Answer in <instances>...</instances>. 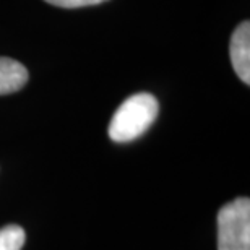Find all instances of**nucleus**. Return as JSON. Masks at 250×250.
Wrapping results in <instances>:
<instances>
[{"label": "nucleus", "instance_id": "5", "mask_svg": "<svg viewBox=\"0 0 250 250\" xmlns=\"http://www.w3.org/2000/svg\"><path fill=\"white\" fill-rule=\"evenodd\" d=\"M26 241L23 228L17 224H8L0 229V250H21Z\"/></svg>", "mask_w": 250, "mask_h": 250}, {"label": "nucleus", "instance_id": "3", "mask_svg": "<svg viewBox=\"0 0 250 250\" xmlns=\"http://www.w3.org/2000/svg\"><path fill=\"white\" fill-rule=\"evenodd\" d=\"M229 54L234 72L246 84H250V23L244 21L232 33Z\"/></svg>", "mask_w": 250, "mask_h": 250}, {"label": "nucleus", "instance_id": "1", "mask_svg": "<svg viewBox=\"0 0 250 250\" xmlns=\"http://www.w3.org/2000/svg\"><path fill=\"white\" fill-rule=\"evenodd\" d=\"M158 99L149 93H137L119 106L109 124V138L116 143H128L143 135L156 121Z\"/></svg>", "mask_w": 250, "mask_h": 250}, {"label": "nucleus", "instance_id": "2", "mask_svg": "<svg viewBox=\"0 0 250 250\" xmlns=\"http://www.w3.org/2000/svg\"><path fill=\"white\" fill-rule=\"evenodd\" d=\"M218 250H250V200L239 197L218 213Z\"/></svg>", "mask_w": 250, "mask_h": 250}, {"label": "nucleus", "instance_id": "4", "mask_svg": "<svg viewBox=\"0 0 250 250\" xmlns=\"http://www.w3.org/2000/svg\"><path fill=\"white\" fill-rule=\"evenodd\" d=\"M28 70L18 61L0 57V94H10L21 89L28 82Z\"/></svg>", "mask_w": 250, "mask_h": 250}, {"label": "nucleus", "instance_id": "6", "mask_svg": "<svg viewBox=\"0 0 250 250\" xmlns=\"http://www.w3.org/2000/svg\"><path fill=\"white\" fill-rule=\"evenodd\" d=\"M44 2L56 5V7H62V8H80V7H88V5L103 3V2H106V0H44Z\"/></svg>", "mask_w": 250, "mask_h": 250}]
</instances>
